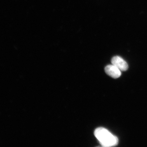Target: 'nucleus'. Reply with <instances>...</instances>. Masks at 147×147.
Listing matches in <instances>:
<instances>
[{"label":"nucleus","mask_w":147,"mask_h":147,"mask_svg":"<svg viewBox=\"0 0 147 147\" xmlns=\"http://www.w3.org/2000/svg\"><path fill=\"white\" fill-rule=\"evenodd\" d=\"M111 62L112 64L117 67L121 71H126L128 69V64L121 57L119 56L114 57L112 59Z\"/></svg>","instance_id":"f03ea898"},{"label":"nucleus","mask_w":147,"mask_h":147,"mask_svg":"<svg viewBox=\"0 0 147 147\" xmlns=\"http://www.w3.org/2000/svg\"><path fill=\"white\" fill-rule=\"evenodd\" d=\"M94 135L102 146H114L118 144L117 137L103 127L96 129L94 131Z\"/></svg>","instance_id":"f257e3e1"},{"label":"nucleus","mask_w":147,"mask_h":147,"mask_svg":"<svg viewBox=\"0 0 147 147\" xmlns=\"http://www.w3.org/2000/svg\"><path fill=\"white\" fill-rule=\"evenodd\" d=\"M105 70L108 75L115 79L119 78L121 74V70L113 64L107 65Z\"/></svg>","instance_id":"7ed1b4c3"}]
</instances>
